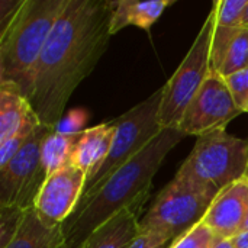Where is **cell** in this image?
I'll use <instances>...</instances> for the list:
<instances>
[{"label": "cell", "instance_id": "4", "mask_svg": "<svg viewBox=\"0 0 248 248\" xmlns=\"http://www.w3.org/2000/svg\"><path fill=\"white\" fill-rule=\"evenodd\" d=\"M176 176L221 193L248 176V142L225 129L205 134L198 138Z\"/></svg>", "mask_w": 248, "mask_h": 248}, {"label": "cell", "instance_id": "32", "mask_svg": "<svg viewBox=\"0 0 248 248\" xmlns=\"http://www.w3.org/2000/svg\"><path fill=\"white\" fill-rule=\"evenodd\" d=\"M214 238H215V237H214ZM212 243H214V240L208 241V243H206V244H205V246H203L202 248H212Z\"/></svg>", "mask_w": 248, "mask_h": 248}, {"label": "cell", "instance_id": "23", "mask_svg": "<svg viewBox=\"0 0 248 248\" xmlns=\"http://www.w3.org/2000/svg\"><path fill=\"white\" fill-rule=\"evenodd\" d=\"M214 237L212 230L202 221L182 237L176 238L170 248H202L208 241L214 240Z\"/></svg>", "mask_w": 248, "mask_h": 248}, {"label": "cell", "instance_id": "1", "mask_svg": "<svg viewBox=\"0 0 248 248\" xmlns=\"http://www.w3.org/2000/svg\"><path fill=\"white\" fill-rule=\"evenodd\" d=\"M110 0H68L35 67L29 103L55 128L78 84L94 70L110 39Z\"/></svg>", "mask_w": 248, "mask_h": 248}, {"label": "cell", "instance_id": "28", "mask_svg": "<svg viewBox=\"0 0 248 248\" xmlns=\"http://www.w3.org/2000/svg\"><path fill=\"white\" fill-rule=\"evenodd\" d=\"M212 248H234V246H232L231 238H221V237L215 235L214 243H212Z\"/></svg>", "mask_w": 248, "mask_h": 248}, {"label": "cell", "instance_id": "13", "mask_svg": "<svg viewBox=\"0 0 248 248\" xmlns=\"http://www.w3.org/2000/svg\"><path fill=\"white\" fill-rule=\"evenodd\" d=\"M141 209H125L96 228L80 248H129L141 234Z\"/></svg>", "mask_w": 248, "mask_h": 248}, {"label": "cell", "instance_id": "10", "mask_svg": "<svg viewBox=\"0 0 248 248\" xmlns=\"http://www.w3.org/2000/svg\"><path fill=\"white\" fill-rule=\"evenodd\" d=\"M87 174L70 164L46 177L35 201L33 209L46 227H62L78 206Z\"/></svg>", "mask_w": 248, "mask_h": 248}, {"label": "cell", "instance_id": "30", "mask_svg": "<svg viewBox=\"0 0 248 248\" xmlns=\"http://www.w3.org/2000/svg\"><path fill=\"white\" fill-rule=\"evenodd\" d=\"M240 232H248V208H247V214H246V218H244V222H243V225H241Z\"/></svg>", "mask_w": 248, "mask_h": 248}, {"label": "cell", "instance_id": "11", "mask_svg": "<svg viewBox=\"0 0 248 248\" xmlns=\"http://www.w3.org/2000/svg\"><path fill=\"white\" fill-rule=\"evenodd\" d=\"M248 208V177L224 189L212 202L203 222L217 237L232 238L241 230Z\"/></svg>", "mask_w": 248, "mask_h": 248}, {"label": "cell", "instance_id": "25", "mask_svg": "<svg viewBox=\"0 0 248 248\" xmlns=\"http://www.w3.org/2000/svg\"><path fill=\"white\" fill-rule=\"evenodd\" d=\"M86 119L87 116L83 110H74L57 124L55 131L62 132V134H78L84 131L83 126L86 124Z\"/></svg>", "mask_w": 248, "mask_h": 248}, {"label": "cell", "instance_id": "24", "mask_svg": "<svg viewBox=\"0 0 248 248\" xmlns=\"http://www.w3.org/2000/svg\"><path fill=\"white\" fill-rule=\"evenodd\" d=\"M225 81L232 93V97H234L237 106L243 110L244 102L248 96V67L231 74V76H227Z\"/></svg>", "mask_w": 248, "mask_h": 248}, {"label": "cell", "instance_id": "19", "mask_svg": "<svg viewBox=\"0 0 248 248\" xmlns=\"http://www.w3.org/2000/svg\"><path fill=\"white\" fill-rule=\"evenodd\" d=\"M39 125H41V121L38 115L35 113L26 121V124L13 137H10L7 141L0 144V169L9 164V161L19 153V150L25 145V142L38 129Z\"/></svg>", "mask_w": 248, "mask_h": 248}, {"label": "cell", "instance_id": "27", "mask_svg": "<svg viewBox=\"0 0 248 248\" xmlns=\"http://www.w3.org/2000/svg\"><path fill=\"white\" fill-rule=\"evenodd\" d=\"M234 248H248V232H238L231 238Z\"/></svg>", "mask_w": 248, "mask_h": 248}, {"label": "cell", "instance_id": "7", "mask_svg": "<svg viewBox=\"0 0 248 248\" xmlns=\"http://www.w3.org/2000/svg\"><path fill=\"white\" fill-rule=\"evenodd\" d=\"M161 97L163 87L113 121L115 135L110 151L102 166L87 179L83 198L92 195L109 176L135 157L163 131L158 122Z\"/></svg>", "mask_w": 248, "mask_h": 248}, {"label": "cell", "instance_id": "33", "mask_svg": "<svg viewBox=\"0 0 248 248\" xmlns=\"http://www.w3.org/2000/svg\"><path fill=\"white\" fill-rule=\"evenodd\" d=\"M247 177H248V176H247Z\"/></svg>", "mask_w": 248, "mask_h": 248}, {"label": "cell", "instance_id": "29", "mask_svg": "<svg viewBox=\"0 0 248 248\" xmlns=\"http://www.w3.org/2000/svg\"><path fill=\"white\" fill-rule=\"evenodd\" d=\"M241 26H243V29H248V3L247 6H246V10H244V16H243Z\"/></svg>", "mask_w": 248, "mask_h": 248}, {"label": "cell", "instance_id": "2", "mask_svg": "<svg viewBox=\"0 0 248 248\" xmlns=\"http://www.w3.org/2000/svg\"><path fill=\"white\" fill-rule=\"evenodd\" d=\"M185 138L179 129H163L145 148L109 176L92 195L81 198L64 222L65 248H80L87 237L125 209H142L153 179L167 154Z\"/></svg>", "mask_w": 248, "mask_h": 248}, {"label": "cell", "instance_id": "15", "mask_svg": "<svg viewBox=\"0 0 248 248\" xmlns=\"http://www.w3.org/2000/svg\"><path fill=\"white\" fill-rule=\"evenodd\" d=\"M4 248H65L62 227H46L35 209H28L13 240Z\"/></svg>", "mask_w": 248, "mask_h": 248}, {"label": "cell", "instance_id": "9", "mask_svg": "<svg viewBox=\"0 0 248 248\" xmlns=\"http://www.w3.org/2000/svg\"><path fill=\"white\" fill-rule=\"evenodd\" d=\"M243 110L237 106L225 77L211 70L203 86L186 109L177 129L186 135L198 138L212 131L225 129Z\"/></svg>", "mask_w": 248, "mask_h": 248}, {"label": "cell", "instance_id": "31", "mask_svg": "<svg viewBox=\"0 0 248 248\" xmlns=\"http://www.w3.org/2000/svg\"><path fill=\"white\" fill-rule=\"evenodd\" d=\"M243 112H248V96H247V99H246V102H244V106H243Z\"/></svg>", "mask_w": 248, "mask_h": 248}, {"label": "cell", "instance_id": "14", "mask_svg": "<svg viewBox=\"0 0 248 248\" xmlns=\"http://www.w3.org/2000/svg\"><path fill=\"white\" fill-rule=\"evenodd\" d=\"M173 4V0H116L112 1V22L110 35L118 33L126 26H137L150 31L151 26L160 19L164 10Z\"/></svg>", "mask_w": 248, "mask_h": 248}, {"label": "cell", "instance_id": "12", "mask_svg": "<svg viewBox=\"0 0 248 248\" xmlns=\"http://www.w3.org/2000/svg\"><path fill=\"white\" fill-rule=\"evenodd\" d=\"M113 135V121L81 131L73 151L71 164L83 170L89 179L106 160L112 147Z\"/></svg>", "mask_w": 248, "mask_h": 248}, {"label": "cell", "instance_id": "18", "mask_svg": "<svg viewBox=\"0 0 248 248\" xmlns=\"http://www.w3.org/2000/svg\"><path fill=\"white\" fill-rule=\"evenodd\" d=\"M243 28H230L215 23L214 35H212V45H211V67L215 71H221L222 64L227 58V54L240 33Z\"/></svg>", "mask_w": 248, "mask_h": 248}, {"label": "cell", "instance_id": "21", "mask_svg": "<svg viewBox=\"0 0 248 248\" xmlns=\"http://www.w3.org/2000/svg\"><path fill=\"white\" fill-rule=\"evenodd\" d=\"M26 211L16 206H0V248H4L19 231Z\"/></svg>", "mask_w": 248, "mask_h": 248}, {"label": "cell", "instance_id": "3", "mask_svg": "<svg viewBox=\"0 0 248 248\" xmlns=\"http://www.w3.org/2000/svg\"><path fill=\"white\" fill-rule=\"evenodd\" d=\"M67 3L68 0H23L17 12L0 25V84H12L31 99L35 67Z\"/></svg>", "mask_w": 248, "mask_h": 248}, {"label": "cell", "instance_id": "22", "mask_svg": "<svg viewBox=\"0 0 248 248\" xmlns=\"http://www.w3.org/2000/svg\"><path fill=\"white\" fill-rule=\"evenodd\" d=\"M248 0H219L215 1L217 23L230 28H243V16Z\"/></svg>", "mask_w": 248, "mask_h": 248}, {"label": "cell", "instance_id": "6", "mask_svg": "<svg viewBox=\"0 0 248 248\" xmlns=\"http://www.w3.org/2000/svg\"><path fill=\"white\" fill-rule=\"evenodd\" d=\"M215 23L217 7L214 4L185 60L163 86V97L158 109V122L163 129H177L186 109L212 70L211 45Z\"/></svg>", "mask_w": 248, "mask_h": 248}, {"label": "cell", "instance_id": "8", "mask_svg": "<svg viewBox=\"0 0 248 248\" xmlns=\"http://www.w3.org/2000/svg\"><path fill=\"white\" fill-rule=\"evenodd\" d=\"M52 126L39 125L19 153L0 169V206L32 209L46 174L41 163V147Z\"/></svg>", "mask_w": 248, "mask_h": 248}, {"label": "cell", "instance_id": "5", "mask_svg": "<svg viewBox=\"0 0 248 248\" xmlns=\"http://www.w3.org/2000/svg\"><path fill=\"white\" fill-rule=\"evenodd\" d=\"M218 195L211 187L176 176L140 221L141 232H157L170 241L176 240L203 221Z\"/></svg>", "mask_w": 248, "mask_h": 248}, {"label": "cell", "instance_id": "16", "mask_svg": "<svg viewBox=\"0 0 248 248\" xmlns=\"http://www.w3.org/2000/svg\"><path fill=\"white\" fill-rule=\"evenodd\" d=\"M35 115L29 100L12 84H0V144L13 137Z\"/></svg>", "mask_w": 248, "mask_h": 248}, {"label": "cell", "instance_id": "17", "mask_svg": "<svg viewBox=\"0 0 248 248\" xmlns=\"http://www.w3.org/2000/svg\"><path fill=\"white\" fill-rule=\"evenodd\" d=\"M78 134H62L55 128L44 138L41 147V163L42 169L49 177L61 169L71 164L73 151L78 140Z\"/></svg>", "mask_w": 248, "mask_h": 248}, {"label": "cell", "instance_id": "26", "mask_svg": "<svg viewBox=\"0 0 248 248\" xmlns=\"http://www.w3.org/2000/svg\"><path fill=\"white\" fill-rule=\"evenodd\" d=\"M170 240L157 232H141L129 248H164Z\"/></svg>", "mask_w": 248, "mask_h": 248}, {"label": "cell", "instance_id": "20", "mask_svg": "<svg viewBox=\"0 0 248 248\" xmlns=\"http://www.w3.org/2000/svg\"><path fill=\"white\" fill-rule=\"evenodd\" d=\"M248 67V29H241L237 38L234 39L227 58L222 64L221 74L224 77L231 76L240 70Z\"/></svg>", "mask_w": 248, "mask_h": 248}]
</instances>
